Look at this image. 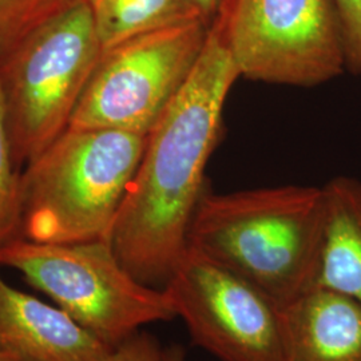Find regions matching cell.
<instances>
[{
    "mask_svg": "<svg viewBox=\"0 0 361 361\" xmlns=\"http://www.w3.org/2000/svg\"><path fill=\"white\" fill-rule=\"evenodd\" d=\"M240 74L214 27L192 77L147 134L141 162L109 237L140 283L164 289L189 247L207 188V166Z\"/></svg>",
    "mask_w": 361,
    "mask_h": 361,
    "instance_id": "6da1fadb",
    "label": "cell"
},
{
    "mask_svg": "<svg viewBox=\"0 0 361 361\" xmlns=\"http://www.w3.org/2000/svg\"><path fill=\"white\" fill-rule=\"evenodd\" d=\"M323 221V188L207 192L194 214L189 247L285 310L316 289Z\"/></svg>",
    "mask_w": 361,
    "mask_h": 361,
    "instance_id": "7a4b0ae2",
    "label": "cell"
},
{
    "mask_svg": "<svg viewBox=\"0 0 361 361\" xmlns=\"http://www.w3.org/2000/svg\"><path fill=\"white\" fill-rule=\"evenodd\" d=\"M146 138L67 128L22 170L20 237L43 244L109 241Z\"/></svg>",
    "mask_w": 361,
    "mask_h": 361,
    "instance_id": "3957f363",
    "label": "cell"
},
{
    "mask_svg": "<svg viewBox=\"0 0 361 361\" xmlns=\"http://www.w3.org/2000/svg\"><path fill=\"white\" fill-rule=\"evenodd\" d=\"M102 52L85 0L0 52V94L18 168L70 126Z\"/></svg>",
    "mask_w": 361,
    "mask_h": 361,
    "instance_id": "277c9868",
    "label": "cell"
},
{
    "mask_svg": "<svg viewBox=\"0 0 361 361\" xmlns=\"http://www.w3.org/2000/svg\"><path fill=\"white\" fill-rule=\"evenodd\" d=\"M0 267L19 271L110 348L149 324L177 319L168 293L134 279L109 241L43 244L16 237L0 245Z\"/></svg>",
    "mask_w": 361,
    "mask_h": 361,
    "instance_id": "5b68a950",
    "label": "cell"
},
{
    "mask_svg": "<svg viewBox=\"0 0 361 361\" xmlns=\"http://www.w3.org/2000/svg\"><path fill=\"white\" fill-rule=\"evenodd\" d=\"M210 26L240 78L313 87L347 71L334 0H224Z\"/></svg>",
    "mask_w": 361,
    "mask_h": 361,
    "instance_id": "8992f818",
    "label": "cell"
},
{
    "mask_svg": "<svg viewBox=\"0 0 361 361\" xmlns=\"http://www.w3.org/2000/svg\"><path fill=\"white\" fill-rule=\"evenodd\" d=\"M207 34L209 25L195 19L104 50L68 128L147 135L192 77Z\"/></svg>",
    "mask_w": 361,
    "mask_h": 361,
    "instance_id": "52a82bcc",
    "label": "cell"
},
{
    "mask_svg": "<svg viewBox=\"0 0 361 361\" xmlns=\"http://www.w3.org/2000/svg\"><path fill=\"white\" fill-rule=\"evenodd\" d=\"M164 290L192 341L219 361H285L284 310L188 247Z\"/></svg>",
    "mask_w": 361,
    "mask_h": 361,
    "instance_id": "ba28073f",
    "label": "cell"
},
{
    "mask_svg": "<svg viewBox=\"0 0 361 361\" xmlns=\"http://www.w3.org/2000/svg\"><path fill=\"white\" fill-rule=\"evenodd\" d=\"M111 350L61 308L0 274V352L20 361H104Z\"/></svg>",
    "mask_w": 361,
    "mask_h": 361,
    "instance_id": "9c48e42d",
    "label": "cell"
},
{
    "mask_svg": "<svg viewBox=\"0 0 361 361\" xmlns=\"http://www.w3.org/2000/svg\"><path fill=\"white\" fill-rule=\"evenodd\" d=\"M285 361H361V307L316 288L284 310Z\"/></svg>",
    "mask_w": 361,
    "mask_h": 361,
    "instance_id": "30bf717a",
    "label": "cell"
},
{
    "mask_svg": "<svg viewBox=\"0 0 361 361\" xmlns=\"http://www.w3.org/2000/svg\"><path fill=\"white\" fill-rule=\"evenodd\" d=\"M324 221L316 288L361 307V180L336 177L323 186Z\"/></svg>",
    "mask_w": 361,
    "mask_h": 361,
    "instance_id": "8fae6325",
    "label": "cell"
},
{
    "mask_svg": "<svg viewBox=\"0 0 361 361\" xmlns=\"http://www.w3.org/2000/svg\"><path fill=\"white\" fill-rule=\"evenodd\" d=\"M107 50L159 28L201 19L192 0H85Z\"/></svg>",
    "mask_w": 361,
    "mask_h": 361,
    "instance_id": "7c38bea8",
    "label": "cell"
},
{
    "mask_svg": "<svg viewBox=\"0 0 361 361\" xmlns=\"http://www.w3.org/2000/svg\"><path fill=\"white\" fill-rule=\"evenodd\" d=\"M22 171L13 161L0 94V245L20 237Z\"/></svg>",
    "mask_w": 361,
    "mask_h": 361,
    "instance_id": "4fadbf2b",
    "label": "cell"
},
{
    "mask_svg": "<svg viewBox=\"0 0 361 361\" xmlns=\"http://www.w3.org/2000/svg\"><path fill=\"white\" fill-rule=\"evenodd\" d=\"M79 0H0V52Z\"/></svg>",
    "mask_w": 361,
    "mask_h": 361,
    "instance_id": "5bb4252c",
    "label": "cell"
},
{
    "mask_svg": "<svg viewBox=\"0 0 361 361\" xmlns=\"http://www.w3.org/2000/svg\"><path fill=\"white\" fill-rule=\"evenodd\" d=\"M338 13L347 71L361 73V0H334Z\"/></svg>",
    "mask_w": 361,
    "mask_h": 361,
    "instance_id": "9a60e30c",
    "label": "cell"
},
{
    "mask_svg": "<svg viewBox=\"0 0 361 361\" xmlns=\"http://www.w3.org/2000/svg\"><path fill=\"white\" fill-rule=\"evenodd\" d=\"M162 348L154 336L138 332L111 350L104 361H161Z\"/></svg>",
    "mask_w": 361,
    "mask_h": 361,
    "instance_id": "2e32d148",
    "label": "cell"
},
{
    "mask_svg": "<svg viewBox=\"0 0 361 361\" xmlns=\"http://www.w3.org/2000/svg\"><path fill=\"white\" fill-rule=\"evenodd\" d=\"M222 1L224 0H192L194 7L197 8V11L200 13V16L209 26L212 25V22L217 16Z\"/></svg>",
    "mask_w": 361,
    "mask_h": 361,
    "instance_id": "e0dca14e",
    "label": "cell"
},
{
    "mask_svg": "<svg viewBox=\"0 0 361 361\" xmlns=\"http://www.w3.org/2000/svg\"><path fill=\"white\" fill-rule=\"evenodd\" d=\"M161 361H186L185 349L180 347V345H177V344L162 349Z\"/></svg>",
    "mask_w": 361,
    "mask_h": 361,
    "instance_id": "ac0fdd59",
    "label": "cell"
},
{
    "mask_svg": "<svg viewBox=\"0 0 361 361\" xmlns=\"http://www.w3.org/2000/svg\"><path fill=\"white\" fill-rule=\"evenodd\" d=\"M0 361H20L16 357H13L11 355H7L4 352H0Z\"/></svg>",
    "mask_w": 361,
    "mask_h": 361,
    "instance_id": "d6986e66",
    "label": "cell"
}]
</instances>
